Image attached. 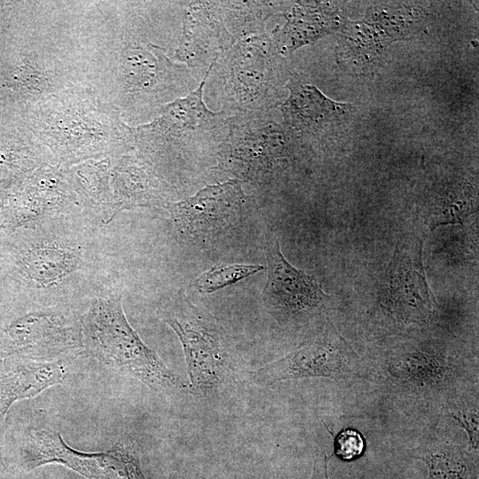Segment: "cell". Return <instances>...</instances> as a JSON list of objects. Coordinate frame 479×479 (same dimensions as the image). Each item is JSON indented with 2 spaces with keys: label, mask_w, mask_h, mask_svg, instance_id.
<instances>
[{
  "label": "cell",
  "mask_w": 479,
  "mask_h": 479,
  "mask_svg": "<svg viewBox=\"0 0 479 479\" xmlns=\"http://www.w3.org/2000/svg\"><path fill=\"white\" fill-rule=\"evenodd\" d=\"M94 222L83 212L0 231V294L28 302L67 305L92 290L101 269Z\"/></svg>",
  "instance_id": "6da1fadb"
},
{
  "label": "cell",
  "mask_w": 479,
  "mask_h": 479,
  "mask_svg": "<svg viewBox=\"0 0 479 479\" xmlns=\"http://www.w3.org/2000/svg\"><path fill=\"white\" fill-rule=\"evenodd\" d=\"M83 349L104 365L167 394L187 389L129 323L122 295L94 297L82 318Z\"/></svg>",
  "instance_id": "7a4b0ae2"
},
{
  "label": "cell",
  "mask_w": 479,
  "mask_h": 479,
  "mask_svg": "<svg viewBox=\"0 0 479 479\" xmlns=\"http://www.w3.org/2000/svg\"><path fill=\"white\" fill-rule=\"evenodd\" d=\"M281 54L270 35L238 40L213 65L204 88L229 114L269 112L279 107Z\"/></svg>",
  "instance_id": "3957f363"
},
{
  "label": "cell",
  "mask_w": 479,
  "mask_h": 479,
  "mask_svg": "<svg viewBox=\"0 0 479 479\" xmlns=\"http://www.w3.org/2000/svg\"><path fill=\"white\" fill-rule=\"evenodd\" d=\"M82 318L68 305L38 304L0 294V358L60 360L83 349Z\"/></svg>",
  "instance_id": "277c9868"
},
{
  "label": "cell",
  "mask_w": 479,
  "mask_h": 479,
  "mask_svg": "<svg viewBox=\"0 0 479 479\" xmlns=\"http://www.w3.org/2000/svg\"><path fill=\"white\" fill-rule=\"evenodd\" d=\"M158 313L181 342L190 392L208 395L217 391L234 369L232 342L225 330L181 291L163 299Z\"/></svg>",
  "instance_id": "5b68a950"
},
{
  "label": "cell",
  "mask_w": 479,
  "mask_h": 479,
  "mask_svg": "<svg viewBox=\"0 0 479 479\" xmlns=\"http://www.w3.org/2000/svg\"><path fill=\"white\" fill-rule=\"evenodd\" d=\"M206 78L185 97L162 106L160 116L133 133L144 153L177 159L204 154L217 164L231 114L207 106Z\"/></svg>",
  "instance_id": "8992f818"
},
{
  "label": "cell",
  "mask_w": 479,
  "mask_h": 479,
  "mask_svg": "<svg viewBox=\"0 0 479 479\" xmlns=\"http://www.w3.org/2000/svg\"><path fill=\"white\" fill-rule=\"evenodd\" d=\"M294 140L269 112L232 114L216 167L263 185L293 156Z\"/></svg>",
  "instance_id": "52a82bcc"
},
{
  "label": "cell",
  "mask_w": 479,
  "mask_h": 479,
  "mask_svg": "<svg viewBox=\"0 0 479 479\" xmlns=\"http://www.w3.org/2000/svg\"><path fill=\"white\" fill-rule=\"evenodd\" d=\"M27 470L58 464L86 479H146L137 446L128 441L116 443L100 452H87L67 444L61 435L49 428H33L21 450Z\"/></svg>",
  "instance_id": "ba28073f"
},
{
  "label": "cell",
  "mask_w": 479,
  "mask_h": 479,
  "mask_svg": "<svg viewBox=\"0 0 479 479\" xmlns=\"http://www.w3.org/2000/svg\"><path fill=\"white\" fill-rule=\"evenodd\" d=\"M360 357L329 322L322 333L279 359L250 373L259 385L311 377L333 380L357 374Z\"/></svg>",
  "instance_id": "9c48e42d"
},
{
  "label": "cell",
  "mask_w": 479,
  "mask_h": 479,
  "mask_svg": "<svg viewBox=\"0 0 479 479\" xmlns=\"http://www.w3.org/2000/svg\"><path fill=\"white\" fill-rule=\"evenodd\" d=\"M76 212L83 211L67 174L48 165L38 167L14 192L0 199L4 228Z\"/></svg>",
  "instance_id": "30bf717a"
},
{
  "label": "cell",
  "mask_w": 479,
  "mask_h": 479,
  "mask_svg": "<svg viewBox=\"0 0 479 479\" xmlns=\"http://www.w3.org/2000/svg\"><path fill=\"white\" fill-rule=\"evenodd\" d=\"M124 87L130 97L162 106L195 90L197 79L182 63L170 59L160 47L131 45L122 62Z\"/></svg>",
  "instance_id": "8fae6325"
},
{
  "label": "cell",
  "mask_w": 479,
  "mask_h": 479,
  "mask_svg": "<svg viewBox=\"0 0 479 479\" xmlns=\"http://www.w3.org/2000/svg\"><path fill=\"white\" fill-rule=\"evenodd\" d=\"M265 251L268 276L262 297L268 311L280 323L305 321L318 314L326 294L318 281L287 262L277 239L266 240Z\"/></svg>",
  "instance_id": "7c38bea8"
},
{
  "label": "cell",
  "mask_w": 479,
  "mask_h": 479,
  "mask_svg": "<svg viewBox=\"0 0 479 479\" xmlns=\"http://www.w3.org/2000/svg\"><path fill=\"white\" fill-rule=\"evenodd\" d=\"M236 39L228 30L220 1L191 2L183 20V36L174 59L203 81Z\"/></svg>",
  "instance_id": "4fadbf2b"
},
{
  "label": "cell",
  "mask_w": 479,
  "mask_h": 479,
  "mask_svg": "<svg viewBox=\"0 0 479 479\" xmlns=\"http://www.w3.org/2000/svg\"><path fill=\"white\" fill-rule=\"evenodd\" d=\"M248 199L236 178L206 185L193 195L169 205L176 227L183 233L207 236L224 230L242 214Z\"/></svg>",
  "instance_id": "5bb4252c"
},
{
  "label": "cell",
  "mask_w": 479,
  "mask_h": 479,
  "mask_svg": "<svg viewBox=\"0 0 479 479\" xmlns=\"http://www.w3.org/2000/svg\"><path fill=\"white\" fill-rule=\"evenodd\" d=\"M287 90L288 94L279 108L284 126L295 138L319 136L351 107L349 104L332 100L296 75H290Z\"/></svg>",
  "instance_id": "9a60e30c"
},
{
  "label": "cell",
  "mask_w": 479,
  "mask_h": 479,
  "mask_svg": "<svg viewBox=\"0 0 479 479\" xmlns=\"http://www.w3.org/2000/svg\"><path fill=\"white\" fill-rule=\"evenodd\" d=\"M67 375V367L60 360L0 358V420L5 417L14 402L39 395L61 383Z\"/></svg>",
  "instance_id": "2e32d148"
},
{
  "label": "cell",
  "mask_w": 479,
  "mask_h": 479,
  "mask_svg": "<svg viewBox=\"0 0 479 479\" xmlns=\"http://www.w3.org/2000/svg\"><path fill=\"white\" fill-rule=\"evenodd\" d=\"M109 187L114 216L122 210L153 207L164 200L161 182L144 156L124 155L111 166Z\"/></svg>",
  "instance_id": "e0dca14e"
},
{
  "label": "cell",
  "mask_w": 479,
  "mask_h": 479,
  "mask_svg": "<svg viewBox=\"0 0 479 479\" xmlns=\"http://www.w3.org/2000/svg\"><path fill=\"white\" fill-rule=\"evenodd\" d=\"M420 245L404 247L391 263L388 299L400 313L426 317L430 313L433 299L427 284L420 259Z\"/></svg>",
  "instance_id": "ac0fdd59"
},
{
  "label": "cell",
  "mask_w": 479,
  "mask_h": 479,
  "mask_svg": "<svg viewBox=\"0 0 479 479\" xmlns=\"http://www.w3.org/2000/svg\"><path fill=\"white\" fill-rule=\"evenodd\" d=\"M281 11L287 21L271 36L282 56L319 39L336 27L326 3H284Z\"/></svg>",
  "instance_id": "d6986e66"
},
{
  "label": "cell",
  "mask_w": 479,
  "mask_h": 479,
  "mask_svg": "<svg viewBox=\"0 0 479 479\" xmlns=\"http://www.w3.org/2000/svg\"><path fill=\"white\" fill-rule=\"evenodd\" d=\"M409 455L426 464L427 479H477V456L457 444L427 443L410 450Z\"/></svg>",
  "instance_id": "ffe728a7"
},
{
  "label": "cell",
  "mask_w": 479,
  "mask_h": 479,
  "mask_svg": "<svg viewBox=\"0 0 479 479\" xmlns=\"http://www.w3.org/2000/svg\"><path fill=\"white\" fill-rule=\"evenodd\" d=\"M389 37L372 21H349L340 42L341 58L359 68L375 64L389 43Z\"/></svg>",
  "instance_id": "44dd1931"
},
{
  "label": "cell",
  "mask_w": 479,
  "mask_h": 479,
  "mask_svg": "<svg viewBox=\"0 0 479 479\" xmlns=\"http://www.w3.org/2000/svg\"><path fill=\"white\" fill-rule=\"evenodd\" d=\"M225 25L236 41L264 33L270 16L281 11L284 2L220 1Z\"/></svg>",
  "instance_id": "7402d4cb"
},
{
  "label": "cell",
  "mask_w": 479,
  "mask_h": 479,
  "mask_svg": "<svg viewBox=\"0 0 479 479\" xmlns=\"http://www.w3.org/2000/svg\"><path fill=\"white\" fill-rule=\"evenodd\" d=\"M475 202V192L469 184H451L440 192L434 200L429 222L433 226L461 223L474 211Z\"/></svg>",
  "instance_id": "603a6c76"
},
{
  "label": "cell",
  "mask_w": 479,
  "mask_h": 479,
  "mask_svg": "<svg viewBox=\"0 0 479 479\" xmlns=\"http://www.w3.org/2000/svg\"><path fill=\"white\" fill-rule=\"evenodd\" d=\"M419 8L411 5H381L369 12L366 20L373 22L391 42L417 33L425 20Z\"/></svg>",
  "instance_id": "cb8c5ba5"
},
{
  "label": "cell",
  "mask_w": 479,
  "mask_h": 479,
  "mask_svg": "<svg viewBox=\"0 0 479 479\" xmlns=\"http://www.w3.org/2000/svg\"><path fill=\"white\" fill-rule=\"evenodd\" d=\"M264 267L258 264H219L203 272L193 282V286L202 293H213L221 288L248 278Z\"/></svg>",
  "instance_id": "d4e9b609"
},
{
  "label": "cell",
  "mask_w": 479,
  "mask_h": 479,
  "mask_svg": "<svg viewBox=\"0 0 479 479\" xmlns=\"http://www.w3.org/2000/svg\"><path fill=\"white\" fill-rule=\"evenodd\" d=\"M365 440L362 435L351 428L341 431L334 440V453L342 460H352L362 455Z\"/></svg>",
  "instance_id": "484cf974"
},
{
  "label": "cell",
  "mask_w": 479,
  "mask_h": 479,
  "mask_svg": "<svg viewBox=\"0 0 479 479\" xmlns=\"http://www.w3.org/2000/svg\"><path fill=\"white\" fill-rule=\"evenodd\" d=\"M330 457L324 452L317 451L314 456L312 473L309 479H330L328 460Z\"/></svg>",
  "instance_id": "4316f807"
},
{
  "label": "cell",
  "mask_w": 479,
  "mask_h": 479,
  "mask_svg": "<svg viewBox=\"0 0 479 479\" xmlns=\"http://www.w3.org/2000/svg\"><path fill=\"white\" fill-rule=\"evenodd\" d=\"M4 228L3 224H2V222L0 220V231Z\"/></svg>",
  "instance_id": "83f0119b"
}]
</instances>
